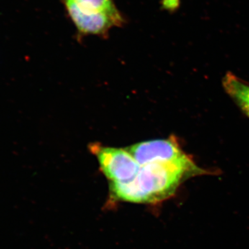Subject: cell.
I'll use <instances>...</instances> for the list:
<instances>
[{
    "instance_id": "cell-1",
    "label": "cell",
    "mask_w": 249,
    "mask_h": 249,
    "mask_svg": "<svg viewBox=\"0 0 249 249\" xmlns=\"http://www.w3.org/2000/svg\"><path fill=\"white\" fill-rule=\"evenodd\" d=\"M212 174L196 162L152 163L142 165L132 181L111 190L116 199L137 204H155L176 193L186 179Z\"/></svg>"
},
{
    "instance_id": "cell-2",
    "label": "cell",
    "mask_w": 249,
    "mask_h": 249,
    "mask_svg": "<svg viewBox=\"0 0 249 249\" xmlns=\"http://www.w3.org/2000/svg\"><path fill=\"white\" fill-rule=\"evenodd\" d=\"M89 149L97 158L101 171L109 180L110 190L132 181L140 169V165L127 149L98 144L90 145Z\"/></svg>"
},
{
    "instance_id": "cell-3",
    "label": "cell",
    "mask_w": 249,
    "mask_h": 249,
    "mask_svg": "<svg viewBox=\"0 0 249 249\" xmlns=\"http://www.w3.org/2000/svg\"><path fill=\"white\" fill-rule=\"evenodd\" d=\"M140 166L152 163H189L194 161L183 151L178 139L171 136L167 139L147 141L127 147Z\"/></svg>"
},
{
    "instance_id": "cell-4",
    "label": "cell",
    "mask_w": 249,
    "mask_h": 249,
    "mask_svg": "<svg viewBox=\"0 0 249 249\" xmlns=\"http://www.w3.org/2000/svg\"><path fill=\"white\" fill-rule=\"evenodd\" d=\"M61 1L67 16L76 27L79 39L88 36L106 37L112 28L122 27L125 24L107 14L85 11L73 0Z\"/></svg>"
},
{
    "instance_id": "cell-5",
    "label": "cell",
    "mask_w": 249,
    "mask_h": 249,
    "mask_svg": "<svg viewBox=\"0 0 249 249\" xmlns=\"http://www.w3.org/2000/svg\"><path fill=\"white\" fill-rule=\"evenodd\" d=\"M222 85L229 96L249 117V83L231 72H227L223 78Z\"/></svg>"
},
{
    "instance_id": "cell-6",
    "label": "cell",
    "mask_w": 249,
    "mask_h": 249,
    "mask_svg": "<svg viewBox=\"0 0 249 249\" xmlns=\"http://www.w3.org/2000/svg\"><path fill=\"white\" fill-rule=\"evenodd\" d=\"M82 9L91 12L107 14L126 24L127 20L121 14L114 0H73Z\"/></svg>"
}]
</instances>
